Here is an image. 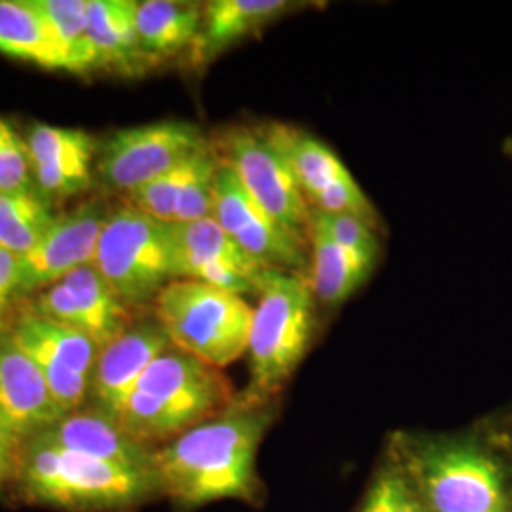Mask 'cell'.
I'll use <instances>...</instances> for the list:
<instances>
[{
	"label": "cell",
	"instance_id": "2",
	"mask_svg": "<svg viewBox=\"0 0 512 512\" xmlns=\"http://www.w3.org/2000/svg\"><path fill=\"white\" fill-rule=\"evenodd\" d=\"M236 401L219 368L169 346L145 370L116 421L131 439L156 450Z\"/></svg>",
	"mask_w": 512,
	"mask_h": 512
},
{
	"label": "cell",
	"instance_id": "4",
	"mask_svg": "<svg viewBox=\"0 0 512 512\" xmlns=\"http://www.w3.org/2000/svg\"><path fill=\"white\" fill-rule=\"evenodd\" d=\"M249 336V384L238 395L249 406H270L304 361L317 325V300L308 275L266 270Z\"/></svg>",
	"mask_w": 512,
	"mask_h": 512
},
{
	"label": "cell",
	"instance_id": "30",
	"mask_svg": "<svg viewBox=\"0 0 512 512\" xmlns=\"http://www.w3.org/2000/svg\"><path fill=\"white\" fill-rule=\"evenodd\" d=\"M188 160H184L183 164L177 165L175 169L167 171L164 175L156 177L154 181H150L145 186L137 188L135 192H131L129 194V205L139 209L150 219L160 220L164 224H173L175 222L177 198H179V192L183 188L186 169H188Z\"/></svg>",
	"mask_w": 512,
	"mask_h": 512
},
{
	"label": "cell",
	"instance_id": "33",
	"mask_svg": "<svg viewBox=\"0 0 512 512\" xmlns=\"http://www.w3.org/2000/svg\"><path fill=\"white\" fill-rule=\"evenodd\" d=\"M19 256L12 255L4 247H0V317L14 294H18Z\"/></svg>",
	"mask_w": 512,
	"mask_h": 512
},
{
	"label": "cell",
	"instance_id": "5",
	"mask_svg": "<svg viewBox=\"0 0 512 512\" xmlns=\"http://www.w3.org/2000/svg\"><path fill=\"white\" fill-rule=\"evenodd\" d=\"M393 454L429 512L511 511L507 469L484 439L399 435Z\"/></svg>",
	"mask_w": 512,
	"mask_h": 512
},
{
	"label": "cell",
	"instance_id": "26",
	"mask_svg": "<svg viewBox=\"0 0 512 512\" xmlns=\"http://www.w3.org/2000/svg\"><path fill=\"white\" fill-rule=\"evenodd\" d=\"M54 219L38 190L0 194V247L16 256L29 253Z\"/></svg>",
	"mask_w": 512,
	"mask_h": 512
},
{
	"label": "cell",
	"instance_id": "1",
	"mask_svg": "<svg viewBox=\"0 0 512 512\" xmlns=\"http://www.w3.org/2000/svg\"><path fill=\"white\" fill-rule=\"evenodd\" d=\"M272 420L274 404L249 406L238 399L219 416L156 448L152 467L158 492L188 509L253 499L258 446Z\"/></svg>",
	"mask_w": 512,
	"mask_h": 512
},
{
	"label": "cell",
	"instance_id": "9",
	"mask_svg": "<svg viewBox=\"0 0 512 512\" xmlns=\"http://www.w3.org/2000/svg\"><path fill=\"white\" fill-rule=\"evenodd\" d=\"M211 145L220 162L234 171L247 194L266 213L298 238L310 241V205L294 181L291 167L258 126L228 128Z\"/></svg>",
	"mask_w": 512,
	"mask_h": 512
},
{
	"label": "cell",
	"instance_id": "32",
	"mask_svg": "<svg viewBox=\"0 0 512 512\" xmlns=\"http://www.w3.org/2000/svg\"><path fill=\"white\" fill-rule=\"evenodd\" d=\"M490 444V448L501 458L503 465H507V476H509V492H511L512 512V420L495 423L490 429L484 431V437Z\"/></svg>",
	"mask_w": 512,
	"mask_h": 512
},
{
	"label": "cell",
	"instance_id": "11",
	"mask_svg": "<svg viewBox=\"0 0 512 512\" xmlns=\"http://www.w3.org/2000/svg\"><path fill=\"white\" fill-rule=\"evenodd\" d=\"M213 219L264 270L308 275L310 241L298 238L266 213L222 162L215 177Z\"/></svg>",
	"mask_w": 512,
	"mask_h": 512
},
{
	"label": "cell",
	"instance_id": "29",
	"mask_svg": "<svg viewBox=\"0 0 512 512\" xmlns=\"http://www.w3.org/2000/svg\"><path fill=\"white\" fill-rule=\"evenodd\" d=\"M310 228L323 232L327 238L355 255L368 258L376 264L380 260L382 230L368 224L366 220L344 213L311 211Z\"/></svg>",
	"mask_w": 512,
	"mask_h": 512
},
{
	"label": "cell",
	"instance_id": "34",
	"mask_svg": "<svg viewBox=\"0 0 512 512\" xmlns=\"http://www.w3.org/2000/svg\"><path fill=\"white\" fill-rule=\"evenodd\" d=\"M19 444L10 437V433L0 425V488L16 478L18 469Z\"/></svg>",
	"mask_w": 512,
	"mask_h": 512
},
{
	"label": "cell",
	"instance_id": "17",
	"mask_svg": "<svg viewBox=\"0 0 512 512\" xmlns=\"http://www.w3.org/2000/svg\"><path fill=\"white\" fill-rule=\"evenodd\" d=\"M61 418L38 366L12 338L0 340V425L23 446Z\"/></svg>",
	"mask_w": 512,
	"mask_h": 512
},
{
	"label": "cell",
	"instance_id": "21",
	"mask_svg": "<svg viewBox=\"0 0 512 512\" xmlns=\"http://www.w3.org/2000/svg\"><path fill=\"white\" fill-rule=\"evenodd\" d=\"M133 0H88V33L95 54V69H110L139 76L152 69L135 23Z\"/></svg>",
	"mask_w": 512,
	"mask_h": 512
},
{
	"label": "cell",
	"instance_id": "28",
	"mask_svg": "<svg viewBox=\"0 0 512 512\" xmlns=\"http://www.w3.org/2000/svg\"><path fill=\"white\" fill-rule=\"evenodd\" d=\"M359 512H429L416 486L404 471L403 463L391 452V458L374 476Z\"/></svg>",
	"mask_w": 512,
	"mask_h": 512
},
{
	"label": "cell",
	"instance_id": "36",
	"mask_svg": "<svg viewBox=\"0 0 512 512\" xmlns=\"http://www.w3.org/2000/svg\"><path fill=\"white\" fill-rule=\"evenodd\" d=\"M509 512H511V511H509Z\"/></svg>",
	"mask_w": 512,
	"mask_h": 512
},
{
	"label": "cell",
	"instance_id": "35",
	"mask_svg": "<svg viewBox=\"0 0 512 512\" xmlns=\"http://www.w3.org/2000/svg\"><path fill=\"white\" fill-rule=\"evenodd\" d=\"M507 148H509V150H512V141L511 143H507Z\"/></svg>",
	"mask_w": 512,
	"mask_h": 512
},
{
	"label": "cell",
	"instance_id": "15",
	"mask_svg": "<svg viewBox=\"0 0 512 512\" xmlns=\"http://www.w3.org/2000/svg\"><path fill=\"white\" fill-rule=\"evenodd\" d=\"M177 277L217 287L226 293L256 294L266 270L230 238L219 222L209 219L173 224Z\"/></svg>",
	"mask_w": 512,
	"mask_h": 512
},
{
	"label": "cell",
	"instance_id": "3",
	"mask_svg": "<svg viewBox=\"0 0 512 512\" xmlns=\"http://www.w3.org/2000/svg\"><path fill=\"white\" fill-rule=\"evenodd\" d=\"M16 480L29 501L71 512L128 511L158 492L152 471L88 458L44 437L19 446Z\"/></svg>",
	"mask_w": 512,
	"mask_h": 512
},
{
	"label": "cell",
	"instance_id": "23",
	"mask_svg": "<svg viewBox=\"0 0 512 512\" xmlns=\"http://www.w3.org/2000/svg\"><path fill=\"white\" fill-rule=\"evenodd\" d=\"M376 262L340 247L323 232L310 228L308 281L317 306L340 308L366 283Z\"/></svg>",
	"mask_w": 512,
	"mask_h": 512
},
{
	"label": "cell",
	"instance_id": "24",
	"mask_svg": "<svg viewBox=\"0 0 512 512\" xmlns=\"http://www.w3.org/2000/svg\"><path fill=\"white\" fill-rule=\"evenodd\" d=\"M0 54L65 71V59L33 0H0Z\"/></svg>",
	"mask_w": 512,
	"mask_h": 512
},
{
	"label": "cell",
	"instance_id": "25",
	"mask_svg": "<svg viewBox=\"0 0 512 512\" xmlns=\"http://www.w3.org/2000/svg\"><path fill=\"white\" fill-rule=\"evenodd\" d=\"M48 23L65 59V71L95 69V54L88 33V0H33Z\"/></svg>",
	"mask_w": 512,
	"mask_h": 512
},
{
	"label": "cell",
	"instance_id": "8",
	"mask_svg": "<svg viewBox=\"0 0 512 512\" xmlns=\"http://www.w3.org/2000/svg\"><path fill=\"white\" fill-rule=\"evenodd\" d=\"M258 128L291 167L311 211L353 215L382 230L376 207L329 145L306 129L283 122H266L258 124Z\"/></svg>",
	"mask_w": 512,
	"mask_h": 512
},
{
	"label": "cell",
	"instance_id": "6",
	"mask_svg": "<svg viewBox=\"0 0 512 512\" xmlns=\"http://www.w3.org/2000/svg\"><path fill=\"white\" fill-rule=\"evenodd\" d=\"M152 306L171 346L205 365L222 370L247 355L255 308L243 296L200 281L175 279Z\"/></svg>",
	"mask_w": 512,
	"mask_h": 512
},
{
	"label": "cell",
	"instance_id": "18",
	"mask_svg": "<svg viewBox=\"0 0 512 512\" xmlns=\"http://www.w3.org/2000/svg\"><path fill=\"white\" fill-rule=\"evenodd\" d=\"M27 147L38 194L46 202H65L90 188L95 145L86 131L37 124Z\"/></svg>",
	"mask_w": 512,
	"mask_h": 512
},
{
	"label": "cell",
	"instance_id": "19",
	"mask_svg": "<svg viewBox=\"0 0 512 512\" xmlns=\"http://www.w3.org/2000/svg\"><path fill=\"white\" fill-rule=\"evenodd\" d=\"M294 0H211L203 4L202 25L188 52L192 69H202L247 38L260 37L275 21L308 10Z\"/></svg>",
	"mask_w": 512,
	"mask_h": 512
},
{
	"label": "cell",
	"instance_id": "10",
	"mask_svg": "<svg viewBox=\"0 0 512 512\" xmlns=\"http://www.w3.org/2000/svg\"><path fill=\"white\" fill-rule=\"evenodd\" d=\"M202 129L183 120H162L112 133L97 158V175L116 192L131 194L183 164L205 147Z\"/></svg>",
	"mask_w": 512,
	"mask_h": 512
},
{
	"label": "cell",
	"instance_id": "7",
	"mask_svg": "<svg viewBox=\"0 0 512 512\" xmlns=\"http://www.w3.org/2000/svg\"><path fill=\"white\" fill-rule=\"evenodd\" d=\"M92 266L126 306L154 302L167 283L179 279L173 224L131 205L114 211L101 230Z\"/></svg>",
	"mask_w": 512,
	"mask_h": 512
},
{
	"label": "cell",
	"instance_id": "31",
	"mask_svg": "<svg viewBox=\"0 0 512 512\" xmlns=\"http://www.w3.org/2000/svg\"><path fill=\"white\" fill-rule=\"evenodd\" d=\"M33 183L35 177L27 141L0 116V194L33 190Z\"/></svg>",
	"mask_w": 512,
	"mask_h": 512
},
{
	"label": "cell",
	"instance_id": "13",
	"mask_svg": "<svg viewBox=\"0 0 512 512\" xmlns=\"http://www.w3.org/2000/svg\"><path fill=\"white\" fill-rule=\"evenodd\" d=\"M109 215L101 203H84L55 217L37 245L19 256V293H37L92 264Z\"/></svg>",
	"mask_w": 512,
	"mask_h": 512
},
{
	"label": "cell",
	"instance_id": "12",
	"mask_svg": "<svg viewBox=\"0 0 512 512\" xmlns=\"http://www.w3.org/2000/svg\"><path fill=\"white\" fill-rule=\"evenodd\" d=\"M10 338L38 366L61 414L78 412L90 395L99 357V348L92 340L37 311L23 315Z\"/></svg>",
	"mask_w": 512,
	"mask_h": 512
},
{
	"label": "cell",
	"instance_id": "27",
	"mask_svg": "<svg viewBox=\"0 0 512 512\" xmlns=\"http://www.w3.org/2000/svg\"><path fill=\"white\" fill-rule=\"evenodd\" d=\"M219 164V156L211 143L200 148L188 160L173 224H190L213 217V192Z\"/></svg>",
	"mask_w": 512,
	"mask_h": 512
},
{
	"label": "cell",
	"instance_id": "14",
	"mask_svg": "<svg viewBox=\"0 0 512 512\" xmlns=\"http://www.w3.org/2000/svg\"><path fill=\"white\" fill-rule=\"evenodd\" d=\"M35 306L38 315L84 332L99 351L133 325L128 306L92 264L40 291Z\"/></svg>",
	"mask_w": 512,
	"mask_h": 512
},
{
	"label": "cell",
	"instance_id": "20",
	"mask_svg": "<svg viewBox=\"0 0 512 512\" xmlns=\"http://www.w3.org/2000/svg\"><path fill=\"white\" fill-rule=\"evenodd\" d=\"M38 437L88 458L154 473V450L131 439L118 421L95 408L61 418Z\"/></svg>",
	"mask_w": 512,
	"mask_h": 512
},
{
	"label": "cell",
	"instance_id": "16",
	"mask_svg": "<svg viewBox=\"0 0 512 512\" xmlns=\"http://www.w3.org/2000/svg\"><path fill=\"white\" fill-rule=\"evenodd\" d=\"M171 346L167 334L154 319L133 323L109 346L99 351L93 370V408L116 420L148 366Z\"/></svg>",
	"mask_w": 512,
	"mask_h": 512
},
{
	"label": "cell",
	"instance_id": "22",
	"mask_svg": "<svg viewBox=\"0 0 512 512\" xmlns=\"http://www.w3.org/2000/svg\"><path fill=\"white\" fill-rule=\"evenodd\" d=\"M203 4L175 0L137 2L135 23L141 46L152 65L190 52L200 33Z\"/></svg>",
	"mask_w": 512,
	"mask_h": 512
}]
</instances>
